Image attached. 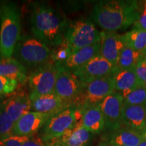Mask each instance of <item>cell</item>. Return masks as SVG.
Instances as JSON below:
<instances>
[{
    "instance_id": "24",
    "label": "cell",
    "mask_w": 146,
    "mask_h": 146,
    "mask_svg": "<svg viewBox=\"0 0 146 146\" xmlns=\"http://www.w3.org/2000/svg\"><path fill=\"white\" fill-rule=\"evenodd\" d=\"M141 58V52H136L131 47L125 45L120 53L117 64V70H124L135 68Z\"/></svg>"
},
{
    "instance_id": "7",
    "label": "cell",
    "mask_w": 146,
    "mask_h": 146,
    "mask_svg": "<svg viewBox=\"0 0 146 146\" xmlns=\"http://www.w3.org/2000/svg\"><path fill=\"white\" fill-rule=\"evenodd\" d=\"M81 108L70 107L54 115L42 128L41 139L44 142L60 138L81 120Z\"/></svg>"
},
{
    "instance_id": "15",
    "label": "cell",
    "mask_w": 146,
    "mask_h": 146,
    "mask_svg": "<svg viewBox=\"0 0 146 146\" xmlns=\"http://www.w3.org/2000/svg\"><path fill=\"white\" fill-rule=\"evenodd\" d=\"M100 48L101 41L76 51L71 54L65 61L56 63V64L61 70L73 72L97 55L100 54Z\"/></svg>"
},
{
    "instance_id": "5",
    "label": "cell",
    "mask_w": 146,
    "mask_h": 146,
    "mask_svg": "<svg viewBox=\"0 0 146 146\" xmlns=\"http://www.w3.org/2000/svg\"><path fill=\"white\" fill-rule=\"evenodd\" d=\"M101 41V32L90 20L80 19L68 23L62 44L71 54L84 47Z\"/></svg>"
},
{
    "instance_id": "12",
    "label": "cell",
    "mask_w": 146,
    "mask_h": 146,
    "mask_svg": "<svg viewBox=\"0 0 146 146\" xmlns=\"http://www.w3.org/2000/svg\"><path fill=\"white\" fill-rule=\"evenodd\" d=\"M53 115L31 111L14 123L13 136L31 137L34 136Z\"/></svg>"
},
{
    "instance_id": "35",
    "label": "cell",
    "mask_w": 146,
    "mask_h": 146,
    "mask_svg": "<svg viewBox=\"0 0 146 146\" xmlns=\"http://www.w3.org/2000/svg\"><path fill=\"white\" fill-rule=\"evenodd\" d=\"M100 146H118V145H108V144L100 143Z\"/></svg>"
},
{
    "instance_id": "8",
    "label": "cell",
    "mask_w": 146,
    "mask_h": 146,
    "mask_svg": "<svg viewBox=\"0 0 146 146\" xmlns=\"http://www.w3.org/2000/svg\"><path fill=\"white\" fill-rule=\"evenodd\" d=\"M84 85L72 72L60 69L54 93L71 107L81 108Z\"/></svg>"
},
{
    "instance_id": "26",
    "label": "cell",
    "mask_w": 146,
    "mask_h": 146,
    "mask_svg": "<svg viewBox=\"0 0 146 146\" xmlns=\"http://www.w3.org/2000/svg\"><path fill=\"white\" fill-rule=\"evenodd\" d=\"M124 104L129 105L144 106L146 107V88L139 87L125 98Z\"/></svg>"
},
{
    "instance_id": "22",
    "label": "cell",
    "mask_w": 146,
    "mask_h": 146,
    "mask_svg": "<svg viewBox=\"0 0 146 146\" xmlns=\"http://www.w3.org/2000/svg\"><path fill=\"white\" fill-rule=\"evenodd\" d=\"M26 67L15 58H3L0 60V76L24 83L27 80Z\"/></svg>"
},
{
    "instance_id": "36",
    "label": "cell",
    "mask_w": 146,
    "mask_h": 146,
    "mask_svg": "<svg viewBox=\"0 0 146 146\" xmlns=\"http://www.w3.org/2000/svg\"><path fill=\"white\" fill-rule=\"evenodd\" d=\"M2 105L3 104H1V102H0V109H1V106H2Z\"/></svg>"
},
{
    "instance_id": "21",
    "label": "cell",
    "mask_w": 146,
    "mask_h": 146,
    "mask_svg": "<svg viewBox=\"0 0 146 146\" xmlns=\"http://www.w3.org/2000/svg\"><path fill=\"white\" fill-rule=\"evenodd\" d=\"M81 111L82 125L87 131L94 135L104 131L105 120L100 104L85 107Z\"/></svg>"
},
{
    "instance_id": "23",
    "label": "cell",
    "mask_w": 146,
    "mask_h": 146,
    "mask_svg": "<svg viewBox=\"0 0 146 146\" xmlns=\"http://www.w3.org/2000/svg\"><path fill=\"white\" fill-rule=\"evenodd\" d=\"M127 46L136 52H142L146 48V31L134 25L131 31L123 35Z\"/></svg>"
},
{
    "instance_id": "20",
    "label": "cell",
    "mask_w": 146,
    "mask_h": 146,
    "mask_svg": "<svg viewBox=\"0 0 146 146\" xmlns=\"http://www.w3.org/2000/svg\"><path fill=\"white\" fill-rule=\"evenodd\" d=\"M122 123L123 126L140 132L146 125V107L124 104Z\"/></svg>"
},
{
    "instance_id": "27",
    "label": "cell",
    "mask_w": 146,
    "mask_h": 146,
    "mask_svg": "<svg viewBox=\"0 0 146 146\" xmlns=\"http://www.w3.org/2000/svg\"><path fill=\"white\" fill-rule=\"evenodd\" d=\"M18 84V82L16 80L0 76V96L14 92L17 88Z\"/></svg>"
},
{
    "instance_id": "30",
    "label": "cell",
    "mask_w": 146,
    "mask_h": 146,
    "mask_svg": "<svg viewBox=\"0 0 146 146\" xmlns=\"http://www.w3.org/2000/svg\"><path fill=\"white\" fill-rule=\"evenodd\" d=\"M133 25L141 27L146 31V1H141L139 17Z\"/></svg>"
},
{
    "instance_id": "6",
    "label": "cell",
    "mask_w": 146,
    "mask_h": 146,
    "mask_svg": "<svg viewBox=\"0 0 146 146\" xmlns=\"http://www.w3.org/2000/svg\"><path fill=\"white\" fill-rule=\"evenodd\" d=\"M59 72V66L53 61L34 69L27 80L31 100L54 93Z\"/></svg>"
},
{
    "instance_id": "2",
    "label": "cell",
    "mask_w": 146,
    "mask_h": 146,
    "mask_svg": "<svg viewBox=\"0 0 146 146\" xmlns=\"http://www.w3.org/2000/svg\"><path fill=\"white\" fill-rule=\"evenodd\" d=\"M33 36L49 47L62 43L68 22L52 7L44 3H33L30 12Z\"/></svg>"
},
{
    "instance_id": "29",
    "label": "cell",
    "mask_w": 146,
    "mask_h": 146,
    "mask_svg": "<svg viewBox=\"0 0 146 146\" xmlns=\"http://www.w3.org/2000/svg\"><path fill=\"white\" fill-rule=\"evenodd\" d=\"M27 137L12 136L0 141V146H23V142Z\"/></svg>"
},
{
    "instance_id": "16",
    "label": "cell",
    "mask_w": 146,
    "mask_h": 146,
    "mask_svg": "<svg viewBox=\"0 0 146 146\" xmlns=\"http://www.w3.org/2000/svg\"><path fill=\"white\" fill-rule=\"evenodd\" d=\"M31 101V110L50 114L53 116L71 107L70 104L56 96L54 93L37 97Z\"/></svg>"
},
{
    "instance_id": "13",
    "label": "cell",
    "mask_w": 146,
    "mask_h": 146,
    "mask_svg": "<svg viewBox=\"0 0 146 146\" xmlns=\"http://www.w3.org/2000/svg\"><path fill=\"white\" fill-rule=\"evenodd\" d=\"M123 35L116 32H101V48L100 55L117 68L120 53L125 47Z\"/></svg>"
},
{
    "instance_id": "3",
    "label": "cell",
    "mask_w": 146,
    "mask_h": 146,
    "mask_svg": "<svg viewBox=\"0 0 146 146\" xmlns=\"http://www.w3.org/2000/svg\"><path fill=\"white\" fill-rule=\"evenodd\" d=\"M21 37V12L15 3H0V54L12 58Z\"/></svg>"
},
{
    "instance_id": "31",
    "label": "cell",
    "mask_w": 146,
    "mask_h": 146,
    "mask_svg": "<svg viewBox=\"0 0 146 146\" xmlns=\"http://www.w3.org/2000/svg\"><path fill=\"white\" fill-rule=\"evenodd\" d=\"M23 146H46V145L41 137L31 136L27 137L23 142Z\"/></svg>"
},
{
    "instance_id": "18",
    "label": "cell",
    "mask_w": 146,
    "mask_h": 146,
    "mask_svg": "<svg viewBox=\"0 0 146 146\" xmlns=\"http://www.w3.org/2000/svg\"><path fill=\"white\" fill-rule=\"evenodd\" d=\"M135 69L118 70L114 74L115 91L120 93L124 98L135 89L143 87Z\"/></svg>"
},
{
    "instance_id": "33",
    "label": "cell",
    "mask_w": 146,
    "mask_h": 146,
    "mask_svg": "<svg viewBox=\"0 0 146 146\" xmlns=\"http://www.w3.org/2000/svg\"><path fill=\"white\" fill-rule=\"evenodd\" d=\"M141 58L146 60V48L141 52Z\"/></svg>"
},
{
    "instance_id": "19",
    "label": "cell",
    "mask_w": 146,
    "mask_h": 146,
    "mask_svg": "<svg viewBox=\"0 0 146 146\" xmlns=\"http://www.w3.org/2000/svg\"><path fill=\"white\" fill-rule=\"evenodd\" d=\"M94 134L82 125L81 120L61 137L59 138L60 146H92Z\"/></svg>"
},
{
    "instance_id": "10",
    "label": "cell",
    "mask_w": 146,
    "mask_h": 146,
    "mask_svg": "<svg viewBox=\"0 0 146 146\" xmlns=\"http://www.w3.org/2000/svg\"><path fill=\"white\" fill-rule=\"evenodd\" d=\"M124 100L123 95L114 91L100 104L105 120V133L115 131L123 126L122 114Z\"/></svg>"
},
{
    "instance_id": "34",
    "label": "cell",
    "mask_w": 146,
    "mask_h": 146,
    "mask_svg": "<svg viewBox=\"0 0 146 146\" xmlns=\"http://www.w3.org/2000/svg\"><path fill=\"white\" fill-rule=\"evenodd\" d=\"M137 146H146V140H143Z\"/></svg>"
},
{
    "instance_id": "11",
    "label": "cell",
    "mask_w": 146,
    "mask_h": 146,
    "mask_svg": "<svg viewBox=\"0 0 146 146\" xmlns=\"http://www.w3.org/2000/svg\"><path fill=\"white\" fill-rule=\"evenodd\" d=\"M114 91V75L85 84L81 109L91 106L99 105L106 97Z\"/></svg>"
},
{
    "instance_id": "25",
    "label": "cell",
    "mask_w": 146,
    "mask_h": 146,
    "mask_svg": "<svg viewBox=\"0 0 146 146\" xmlns=\"http://www.w3.org/2000/svg\"><path fill=\"white\" fill-rule=\"evenodd\" d=\"M14 121L5 111L4 104L0 109V141L13 136Z\"/></svg>"
},
{
    "instance_id": "1",
    "label": "cell",
    "mask_w": 146,
    "mask_h": 146,
    "mask_svg": "<svg viewBox=\"0 0 146 146\" xmlns=\"http://www.w3.org/2000/svg\"><path fill=\"white\" fill-rule=\"evenodd\" d=\"M140 5L137 1H101L94 5L91 18L105 31H123L138 20Z\"/></svg>"
},
{
    "instance_id": "9",
    "label": "cell",
    "mask_w": 146,
    "mask_h": 146,
    "mask_svg": "<svg viewBox=\"0 0 146 146\" xmlns=\"http://www.w3.org/2000/svg\"><path fill=\"white\" fill-rule=\"evenodd\" d=\"M117 71L115 66L100 54L72 73L82 83L86 84L94 80L114 75Z\"/></svg>"
},
{
    "instance_id": "32",
    "label": "cell",
    "mask_w": 146,
    "mask_h": 146,
    "mask_svg": "<svg viewBox=\"0 0 146 146\" xmlns=\"http://www.w3.org/2000/svg\"><path fill=\"white\" fill-rule=\"evenodd\" d=\"M140 133H141L142 138H143V140H146V125L145 127L142 130L140 131Z\"/></svg>"
},
{
    "instance_id": "17",
    "label": "cell",
    "mask_w": 146,
    "mask_h": 146,
    "mask_svg": "<svg viewBox=\"0 0 146 146\" xmlns=\"http://www.w3.org/2000/svg\"><path fill=\"white\" fill-rule=\"evenodd\" d=\"M3 104L5 111L14 123L23 115L31 112L32 109V101L29 94H27L24 91H20L11 96Z\"/></svg>"
},
{
    "instance_id": "28",
    "label": "cell",
    "mask_w": 146,
    "mask_h": 146,
    "mask_svg": "<svg viewBox=\"0 0 146 146\" xmlns=\"http://www.w3.org/2000/svg\"><path fill=\"white\" fill-rule=\"evenodd\" d=\"M135 70L138 79L143 87L146 88V60L141 58Z\"/></svg>"
},
{
    "instance_id": "14",
    "label": "cell",
    "mask_w": 146,
    "mask_h": 146,
    "mask_svg": "<svg viewBox=\"0 0 146 146\" xmlns=\"http://www.w3.org/2000/svg\"><path fill=\"white\" fill-rule=\"evenodd\" d=\"M143 140L139 131L122 126L116 130L105 133L102 143L118 146H137Z\"/></svg>"
},
{
    "instance_id": "4",
    "label": "cell",
    "mask_w": 146,
    "mask_h": 146,
    "mask_svg": "<svg viewBox=\"0 0 146 146\" xmlns=\"http://www.w3.org/2000/svg\"><path fill=\"white\" fill-rule=\"evenodd\" d=\"M13 55L27 69H35L52 61V52L40 40L26 35L21 36Z\"/></svg>"
}]
</instances>
